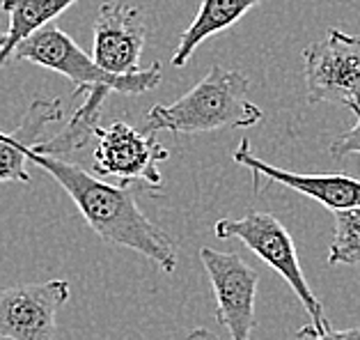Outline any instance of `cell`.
Segmentation results:
<instances>
[{
    "label": "cell",
    "instance_id": "2e32d148",
    "mask_svg": "<svg viewBox=\"0 0 360 340\" xmlns=\"http://www.w3.org/2000/svg\"><path fill=\"white\" fill-rule=\"evenodd\" d=\"M296 340H360V325L351 329H330V331H317L312 325L301 327L296 331Z\"/></svg>",
    "mask_w": 360,
    "mask_h": 340
},
{
    "label": "cell",
    "instance_id": "3957f363",
    "mask_svg": "<svg viewBox=\"0 0 360 340\" xmlns=\"http://www.w3.org/2000/svg\"><path fill=\"white\" fill-rule=\"evenodd\" d=\"M250 83L236 69L214 65L193 90L172 103H156L147 111L145 134H212L223 129H248L264 118L252 103Z\"/></svg>",
    "mask_w": 360,
    "mask_h": 340
},
{
    "label": "cell",
    "instance_id": "5bb4252c",
    "mask_svg": "<svg viewBox=\"0 0 360 340\" xmlns=\"http://www.w3.org/2000/svg\"><path fill=\"white\" fill-rule=\"evenodd\" d=\"M328 265L360 267V209L335 212V234L328 251Z\"/></svg>",
    "mask_w": 360,
    "mask_h": 340
},
{
    "label": "cell",
    "instance_id": "9a60e30c",
    "mask_svg": "<svg viewBox=\"0 0 360 340\" xmlns=\"http://www.w3.org/2000/svg\"><path fill=\"white\" fill-rule=\"evenodd\" d=\"M356 113V125L349 132L340 134L335 141L330 143V156L333 159H345L349 154H360V108L349 106Z\"/></svg>",
    "mask_w": 360,
    "mask_h": 340
},
{
    "label": "cell",
    "instance_id": "ac0fdd59",
    "mask_svg": "<svg viewBox=\"0 0 360 340\" xmlns=\"http://www.w3.org/2000/svg\"><path fill=\"white\" fill-rule=\"evenodd\" d=\"M0 340H5V338H3V336H0Z\"/></svg>",
    "mask_w": 360,
    "mask_h": 340
},
{
    "label": "cell",
    "instance_id": "e0dca14e",
    "mask_svg": "<svg viewBox=\"0 0 360 340\" xmlns=\"http://www.w3.org/2000/svg\"><path fill=\"white\" fill-rule=\"evenodd\" d=\"M188 340H223V338H218L214 331H209L205 327H200V329H193L191 334H188Z\"/></svg>",
    "mask_w": 360,
    "mask_h": 340
},
{
    "label": "cell",
    "instance_id": "5b68a950",
    "mask_svg": "<svg viewBox=\"0 0 360 340\" xmlns=\"http://www.w3.org/2000/svg\"><path fill=\"white\" fill-rule=\"evenodd\" d=\"M307 103H342L360 108V34L328 30L323 42L303 51Z\"/></svg>",
    "mask_w": 360,
    "mask_h": 340
},
{
    "label": "cell",
    "instance_id": "9c48e42d",
    "mask_svg": "<svg viewBox=\"0 0 360 340\" xmlns=\"http://www.w3.org/2000/svg\"><path fill=\"white\" fill-rule=\"evenodd\" d=\"M232 159L239 165H243V168H248L255 191H259L262 180H266L271 184H283L305 198L317 200L319 205L328 207L333 214L349 212V209H360V180L356 177L342 175V172L310 175V172L283 170V168H278V165L262 161L257 154H252L248 138H243L239 147L232 152Z\"/></svg>",
    "mask_w": 360,
    "mask_h": 340
},
{
    "label": "cell",
    "instance_id": "52a82bcc",
    "mask_svg": "<svg viewBox=\"0 0 360 340\" xmlns=\"http://www.w3.org/2000/svg\"><path fill=\"white\" fill-rule=\"evenodd\" d=\"M200 260L216 294V322L227 331L230 340H250L259 274L239 253L202 246Z\"/></svg>",
    "mask_w": 360,
    "mask_h": 340
},
{
    "label": "cell",
    "instance_id": "7c38bea8",
    "mask_svg": "<svg viewBox=\"0 0 360 340\" xmlns=\"http://www.w3.org/2000/svg\"><path fill=\"white\" fill-rule=\"evenodd\" d=\"M259 3L264 0H202L195 19L179 34V44L172 53V65L184 67L207 37L230 30Z\"/></svg>",
    "mask_w": 360,
    "mask_h": 340
},
{
    "label": "cell",
    "instance_id": "8fae6325",
    "mask_svg": "<svg viewBox=\"0 0 360 340\" xmlns=\"http://www.w3.org/2000/svg\"><path fill=\"white\" fill-rule=\"evenodd\" d=\"M63 120V101L60 99H34L25 111L23 122L12 134L0 132V184L5 182H30L25 170L23 145L34 147L41 143V136L49 125Z\"/></svg>",
    "mask_w": 360,
    "mask_h": 340
},
{
    "label": "cell",
    "instance_id": "ba28073f",
    "mask_svg": "<svg viewBox=\"0 0 360 340\" xmlns=\"http://www.w3.org/2000/svg\"><path fill=\"white\" fill-rule=\"evenodd\" d=\"M69 296L72 287L58 278L0 290V336L5 340H56V315Z\"/></svg>",
    "mask_w": 360,
    "mask_h": 340
},
{
    "label": "cell",
    "instance_id": "30bf717a",
    "mask_svg": "<svg viewBox=\"0 0 360 340\" xmlns=\"http://www.w3.org/2000/svg\"><path fill=\"white\" fill-rule=\"evenodd\" d=\"M147 39L143 12L127 3H103L94 19L92 60L103 72L115 76H131L140 72Z\"/></svg>",
    "mask_w": 360,
    "mask_h": 340
},
{
    "label": "cell",
    "instance_id": "4fadbf2b",
    "mask_svg": "<svg viewBox=\"0 0 360 340\" xmlns=\"http://www.w3.org/2000/svg\"><path fill=\"white\" fill-rule=\"evenodd\" d=\"M76 0H3L0 10L7 12L10 23L0 32V67L12 58L16 46L30 34L51 25Z\"/></svg>",
    "mask_w": 360,
    "mask_h": 340
},
{
    "label": "cell",
    "instance_id": "8992f818",
    "mask_svg": "<svg viewBox=\"0 0 360 340\" xmlns=\"http://www.w3.org/2000/svg\"><path fill=\"white\" fill-rule=\"evenodd\" d=\"M96 147L92 154L94 172L99 177H117L122 187L143 180L152 191L163 187L159 165L170 152L152 134H143L127 122H112L96 129Z\"/></svg>",
    "mask_w": 360,
    "mask_h": 340
},
{
    "label": "cell",
    "instance_id": "277c9868",
    "mask_svg": "<svg viewBox=\"0 0 360 340\" xmlns=\"http://www.w3.org/2000/svg\"><path fill=\"white\" fill-rule=\"evenodd\" d=\"M214 234L218 239H239L245 244L255 256L283 276V281L292 287L298 301L303 303L307 315L312 320V327L317 331H330V322L326 317L321 301L312 287L307 285L301 260H298L294 237L269 212H248L243 219H221L214 225Z\"/></svg>",
    "mask_w": 360,
    "mask_h": 340
},
{
    "label": "cell",
    "instance_id": "7a4b0ae2",
    "mask_svg": "<svg viewBox=\"0 0 360 340\" xmlns=\"http://www.w3.org/2000/svg\"><path fill=\"white\" fill-rule=\"evenodd\" d=\"M23 154L67 191L87 225L103 241L140 253L165 274L177 269L179 256L172 237L147 219L129 187L108 184L63 156L39 154L28 145H23Z\"/></svg>",
    "mask_w": 360,
    "mask_h": 340
},
{
    "label": "cell",
    "instance_id": "6da1fadb",
    "mask_svg": "<svg viewBox=\"0 0 360 340\" xmlns=\"http://www.w3.org/2000/svg\"><path fill=\"white\" fill-rule=\"evenodd\" d=\"M12 58L63 74L74 83V97H81V94L85 97L63 132L32 147L34 152L51 156L72 154L92 141L96 129H99L101 106L110 92L143 94L154 90L163 78L161 63L152 65L149 69H140L138 74L131 76H115L103 72L92 60V56H87L58 25H46V28L30 34L28 39H23L16 46Z\"/></svg>",
    "mask_w": 360,
    "mask_h": 340
}]
</instances>
